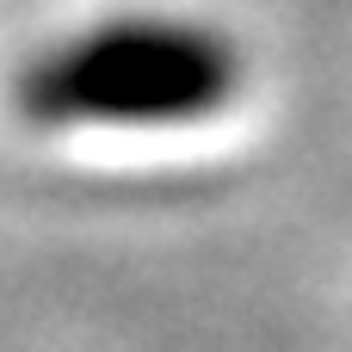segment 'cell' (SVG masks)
Masks as SVG:
<instances>
[{
  "label": "cell",
  "instance_id": "cell-1",
  "mask_svg": "<svg viewBox=\"0 0 352 352\" xmlns=\"http://www.w3.org/2000/svg\"><path fill=\"white\" fill-rule=\"evenodd\" d=\"M248 87V50L186 12H111L50 37L12 80V111L31 130L161 136L217 124Z\"/></svg>",
  "mask_w": 352,
  "mask_h": 352
}]
</instances>
